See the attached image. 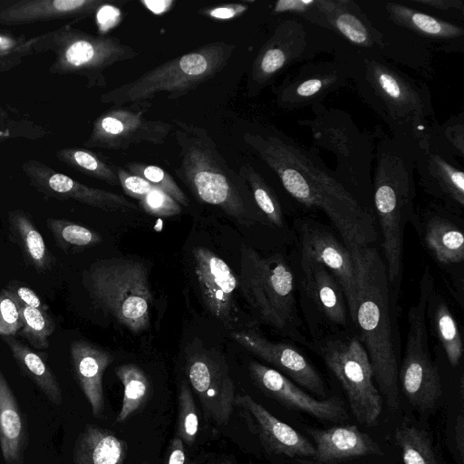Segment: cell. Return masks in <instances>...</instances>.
<instances>
[{"label": "cell", "mask_w": 464, "mask_h": 464, "mask_svg": "<svg viewBox=\"0 0 464 464\" xmlns=\"http://www.w3.org/2000/svg\"><path fill=\"white\" fill-rule=\"evenodd\" d=\"M243 140L292 198L327 216L351 253L375 241L372 211L362 202L359 192L330 169L316 152L274 127L247 131Z\"/></svg>", "instance_id": "cell-1"}, {"label": "cell", "mask_w": 464, "mask_h": 464, "mask_svg": "<svg viewBox=\"0 0 464 464\" xmlns=\"http://www.w3.org/2000/svg\"><path fill=\"white\" fill-rule=\"evenodd\" d=\"M357 271L358 292L351 317L358 331L379 392L391 411L399 406L400 332L397 322L399 294L391 285L386 266L372 246L352 253Z\"/></svg>", "instance_id": "cell-2"}, {"label": "cell", "mask_w": 464, "mask_h": 464, "mask_svg": "<svg viewBox=\"0 0 464 464\" xmlns=\"http://www.w3.org/2000/svg\"><path fill=\"white\" fill-rule=\"evenodd\" d=\"M416 145L391 134L379 136L374 147L372 198L382 234L388 280L400 294L404 230L415 224Z\"/></svg>", "instance_id": "cell-3"}, {"label": "cell", "mask_w": 464, "mask_h": 464, "mask_svg": "<svg viewBox=\"0 0 464 464\" xmlns=\"http://www.w3.org/2000/svg\"><path fill=\"white\" fill-rule=\"evenodd\" d=\"M391 135L418 144L435 121L429 86L383 57L352 52V82Z\"/></svg>", "instance_id": "cell-4"}, {"label": "cell", "mask_w": 464, "mask_h": 464, "mask_svg": "<svg viewBox=\"0 0 464 464\" xmlns=\"http://www.w3.org/2000/svg\"><path fill=\"white\" fill-rule=\"evenodd\" d=\"M179 148L177 177L202 203L214 206L244 225H251L262 213L246 183L219 152L208 131L179 119L172 120Z\"/></svg>", "instance_id": "cell-5"}, {"label": "cell", "mask_w": 464, "mask_h": 464, "mask_svg": "<svg viewBox=\"0 0 464 464\" xmlns=\"http://www.w3.org/2000/svg\"><path fill=\"white\" fill-rule=\"evenodd\" d=\"M237 281L245 300L263 324L308 346L297 313L294 275L282 255L263 256L242 246Z\"/></svg>", "instance_id": "cell-6"}, {"label": "cell", "mask_w": 464, "mask_h": 464, "mask_svg": "<svg viewBox=\"0 0 464 464\" xmlns=\"http://www.w3.org/2000/svg\"><path fill=\"white\" fill-rule=\"evenodd\" d=\"M236 44L216 41L205 44L117 86L100 97L113 106L150 101L163 93L179 99L220 72L231 59Z\"/></svg>", "instance_id": "cell-7"}, {"label": "cell", "mask_w": 464, "mask_h": 464, "mask_svg": "<svg viewBox=\"0 0 464 464\" xmlns=\"http://www.w3.org/2000/svg\"><path fill=\"white\" fill-rule=\"evenodd\" d=\"M347 48L351 47L329 30L296 16L279 18L252 62L247 94L258 95L295 65Z\"/></svg>", "instance_id": "cell-8"}, {"label": "cell", "mask_w": 464, "mask_h": 464, "mask_svg": "<svg viewBox=\"0 0 464 464\" xmlns=\"http://www.w3.org/2000/svg\"><path fill=\"white\" fill-rule=\"evenodd\" d=\"M30 45L34 53H53L50 73L80 76L89 88L106 87L105 70L139 55L118 38L84 32L72 23L30 37Z\"/></svg>", "instance_id": "cell-9"}, {"label": "cell", "mask_w": 464, "mask_h": 464, "mask_svg": "<svg viewBox=\"0 0 464 464\" xmlns=\"http://www.w3.org/2000/svg\"><path fill=\"white\" fill-rule=\"evenodd\" d=\"M83 283L92 300L134 334L150 328L152 302L148 271L128 259H104L84 273Z\"/></svg>", "instance_id": "cell-10"}, {"label": "cell", "mask_w": 464, "mask_h": 464, "mask_svg": "<svg viewBox=\"0 0 464 464\" xmlns=\"http://www.w3.org/2000/svg\"><path fill=\"white\" fill-rule=\"evenodd\" d=\"M313 117L298 120L307 128L315 147L331 151L336 159L334 172L355 190L372 196L374 158L373 136L361 130L342 109L323 103L311 107Z\"/></svg>", "instance_id": "cell-11"}, {"label": "cell", "mask_w": 464, "mask_h": 464, "mask_svg": "<svg viewBox=\"0 0 464 464\" xmlns=\"http://www.w3.org/2000/svg\"><path fill=\"white\" fill-rule=\"evenodd\" d=\"M343 386L356 420L373 426L382 400L373 383L368 354L358 336L328 335L308 343Z\"/></svg>", "instance_id": "cell-12"}, {"label": "cell", "mask_w": 464, "mask_h": 464, "mask_svg": "<svg viewBox=\"0 0 464 464\" xmlns=\"http://www.w3.org/2000/svg\"><path fill=\"white\" fill-rule=\"evenodd\" d=\"M434 289L433 278L425 271L420 284L418 300L408 313V334L399 381L410 403L421 411L435 407L442 389L437 367L429 349L426 310Z\"/></svg>", "instance_id": "cell-13"}, {"label": "cell", "mask_w": 464, "mask_h": 464, "mask_svg": "<svg viewBox=\"0 0 464 464\" xmlns=\"http://www.w3.org/2000/svg\"><path fill=\"white\" fill-rule=\"evenodd\" d=\"M352 52L347 48L329 59L305 62L274 87L276 103L294 111L322 103L330 93L352 82Z\"/></svg>", "instance_id": "cell-14"}, {"label": "cell", "mask_w": 464, "mask_h": 464, "mask_svg": "<svg viewBox=\"0 0 464 464\" xmlns=\"http://www.w3.org/2000/svg\"><path fill=\"white\" fill-rule=\"evenodd\" d=\"M151 102L112 106L93 121L84 148L124 150L140 143L163 145L173 130L171 122L147 119Z\"/></svg>", "instance_id": "cell-15"}, {"label": "cell", "mask_w": 464, "mask_h": 464, "mask_svg": "<svg viewBox=\"0 0 464 464\" xmlns=\"http://www.w3.org/2000/svg\"><path fill=\"white\" fill-rule=\"evenodd\" d=\"M415 171L419 183L430 196L450 211L464 208V172L458 158L430 131L416 145Z\"/></svg>", "instance_id": "cell-16"}, {"label": "cell", "mask_w": 464, "mask_h": 464, "mask_svg": "<svg viewBox=\"0 0 464 464\" xmlns=\"http://www.w3.org/2000/svg\"><path fill=\"white\" fill-rule=\"evenodd\" d=\"M186 372L200 401L205 420L218 426L227 424L235 407L236 392L224 360L214 352L197 351L188 355Z\"/></svg>", "instance_id": "cell-17"}, {"label": "cell", "mask_w": 464, "mask_h": 464, "mask_svg": "<svg viewBox=\"0 0 464 464\" xmlns=\"http://www.w3.org/2000/svg\"><path fill=\"white\" fill-rule=\"evenodd\" d=\"M301 248L300 262L323 265L341 285L353 316L357 298L358 284L354 257L343 241L314 220H296Z\"/></svg>", "instance_id": "cell-18"}, {"label": "cell", "mask_w": 464, "mask_h": 464, "mask_svg": "<svg viewBox=\"0 0 464 464\" xmlns=\"http://www.w3.org/2000/svg\"><path fill=\"white\" fill-rule=\"evenodd\" d=\"M21 168L31 186L47 198L58 200L72 199L111 212L137 209L136 205L123 196L89 187L56 171L40 160H28L22 164Z\"/></svg>", "instance_id": "cell-19"}, {"label": "cell", "mask_w": 464, "mask_h": 464, "mask_svg": "<svg viewBox=\"0 0 464 464\" xmlns=\"http://www.w3.org/2000/svg\"><path fill=\"white\" fill-rule=\"evenodd\" d=\"M372 1L390 22L414 34L435 53L463 52L462 24L443 20L402 2Z\"/></svg>", "instance_id": "cell-20"}, {"label": "cell", "mask_w": 464, "mask_h": 464, "mask_svg": "<svg viewBox=\"0 0 464 464\" xmlns=\"http://www.w3.org/2000/svg\"><path fill=\"white\" fill-rule=\"evenodd\" d=\"M231 337L288 379L291 378L318 396L325 395V386L321 375L295 345L270 341L253 330L233 332Z\"/></svg>", "instance_id": "cell-21"}, {"label": "cell", "mask_w": 464, "mask_h": 464, "mask_svg": "<svg viewBox=\"0 0 464 464\" xmlns=\"http://www.w3.org/2000/svg\"><path fill=\"white\" fill-rule=\"evenodd\" d=\"M313 24L333 32L354 50L383 55L382 35L357 0H320Z\"/></svg>", "instance_id": "cell-22"}, {"label": "cell", "mask_w": 464, "mask_h": 464, "mask_svg": "<svg viewBox=\"0 0 464 464\" xmlns=\"http://www.w3.org/2000/svg\"><path fill=\"white\" fill-rule=\"evenodd\" d=\"M234 406L269 453L288 458L314 457L315 448L305 437L276 418L251 396L236 395Z\"/></svg>", "instance_id": "cell-23"}, {"label": "cell", "mask_w": 464, "mask_h": 464, "mask_svg": "<svg viewBox=\"0 0 464 464\" xmlns=\"http://www.w3.org/2000/svg\"><path fill=\"white\" fill-rule=\"evenodd\" d=\"M248 369L259 389L290 409L326 421L338 422L348 418L343 402L339 398L316 400L278 371L257 362H251Z\"/></svg>", "instance_id": "cell-24"}, {"label": "cell", "mask_w": 464, "mask_h": 464, "mask_svg": "<svg viewBox=\"0 0 464 464\" xmlns=\"http://www.w3.org/2000/svg\"><path fill=\"white\" fill-rule=\"evenodd\" d=\"M370 21L382 34V57L395 65L407 66L425 79L434 73V51L423 41L390 22L372 0L357 1Z\"/></svg>", "instance_id": "cell-25"}, {"label": "cell", "mask_w": 464, "mask_h": 464, "mask_svg": "<svg viewBox=\"0 0 464 464\" xmlns=\"http://www.w3.org/2000/svg\"><path fill=\"white\" fill-rule=\"evenodd\" d=\"M106 4L104 0H0V25L57 20L75 23L96 14Z\"/></svg>", "instance_id": "cell-26"}, {"label": "cell", "mask_w": 464, "mask_h": 464, "mask_svg": "<svg viewBox=\"0 0 464 464\" xmlns=\"http://www.w3.org/2000/svg\"><path fill=\"white\" fill-rule=\"evenodd\" d=\"M195 273L207 308L218 319L227 322L234 305L238 281L230 266L208 248L193 249Z\"/></svg>", "instance_id": "cell-27"}, {"label": "cell", "mask_w": 464, "mask_h": 464, "mask_svg": "<svg viewBox=\"0 0 464 464\" xmlns=\"http://www.w3.org/2000/svg\"><path fill=\"white\" fill-rule=\"evenodd\" d=\"M315 443V455L304 464H334L352 458L383 455L379 444L355 425L309 429Z\"/></svg>", "instance_id": "cell-28"}, {"label": "cell", "mask_w": 464, "mask_h": 464, "mask_svg": "<svg viewBox=\"0 0 464 464\" xmlns=\"http://www.w3.org/2000/svg\"><path fill=\"white\" fill-rule=\"evenodd\" d=\"M434 259L441 266H455L464 260L462 229L440 208L417 212L413 225Z\"/></svg>", "instance_id": "cell-29"}, {"label": "cell", "mask_w": 464, "mask_h": 464, "mask_svg": "<svg viewBox=\"0 0 464 464\" xmlns=\"http://www.w3.org/2000/svg\"><path fill=\"white\" fill-rule=\"evenodd\" d=\"M70 354L75 376L92 414L101 417L105 407L102 376L113 357L107 351L84 340L72 342Z\"/></svg>", "instance_id": "cell-30"}, {"label": "cell", "mask_w": 464, "mask_h": 464, "mask_svg": "<svg viewBox=\"0 0 464 464\" xmlns=\"http://www.w3.org/2000/svg\"><path fill=\"white\" fill-rule=\"evenodd\" d=\"M304 288L317 308L333 324L345 326L348 308L343 289L323 265L300 262Z\"/></svg>", "instance_id": "cell-31"}, {"label": "cell", "mask_w": 464, "mask_h": 464, "mask_svg": "<svg viewBox=\"0 0 464 464\" xmlns=\"http://www.w3.org/2000/svg\"><path fill=\"white\" fill-rule=\"evenodd\" d=\"M127 443L111 430L88 424L79 433L73 447L74 464H124Z\"/></svg>", "instance_id": "cell-32"}, {"label": "cell", "mask_w": 464, "mask_h": 464, "mask_svg": "<svg viewBox=\"0 0 464 464\" xmlns=\"http://www.w3.org/2000/svg\"><path fill=\"white\" fill-rule=\"evenodd\" d=\"M7 221L10 237L25 262L38 273L52 270L55 258L31 217L23 209H14L8 212Z\"/></svg>", "instance_id": "cell-33"}, {"label": "cell", "mask_w": 464, "mask_h": 464, "mask_svg": "<svg viewBox=\"0 0 464 464\" xmlns=\"http://www.w3.org/2000/svg\"><path fill=\"white\" fill-rule=\"evenodd\" d=\"M25 431L14 395L0 370V449L7 464L22 461Z\"/></svg>", "instance_id": "cell-34"}, {"label": "cell", "mask_w": 464, "mask_h": 464, "mask_svg": "<svg viewBox=\"0 0 464 464\" xmlns=\"http://www.w3.org/2000/svg\"><path fill=\"white\" fill-rule=\"evenodd\" d=\"M2 339L22 372L52 402L60 405L62 403L60 384L44 357L14 336H2Z\"/></svg>", "instance_id": "cell-35"}, {"label": "cell", "mask_w": 464, "mask_h": 464, "mask_svg": "<svg viewBox=\"0 0 464 464\" xmlns=\"http://www.w3.org/2000/svg\"><path fill=\"white\" fill-rule=\"evenodd\" d=\"M426 312L430 315L436 334L449 362L453 367L458 366L463 354L461 334L448 304L434 289L430 295Z\"/></svg>", "instance_id": "cell-36"}, {"label": "cell", "mask_w": 464, "mask_h": 464, "mask_svg": "<svg viewBox=\"0 0 464 464\" xmlns=\"http://www.w3.org/2000/svg\"><path fill=\"white\" fill-rule=\"evenodd\" d=\"M56 159L69 168L111 186L120 185L117 167L98 153L82 147L57 150Z\"/></svg>", "instance_id": "cell-37"}, {"label": "cell", "mask_w": 464, "mask_h": 464, "mask_svg": "<svg viewBox=\"0 0 464 464\" xmlns=\"http://www.w3.org/2000/svg\"><path fill=\"white\" fill-rule=\"evenodd\" d=\"M115 372L123 385L122 404L115 421L122 423L146 404L150 395V384L144 372L136 364L121 365Z\"/></svg>", "instance_id": "cell-38"}, {"label": "cell", "mask_w": 464, "mask_h": 464, "mask_svg": "<svg viewBox=\"0 0 464 464\" xmlns=\"http://www.w3.org/2000/svg\"><path fill=\"white\" fill-rule=\"evenodd\" d=\"M238 173L244 179L252 198L266 219L273 225L282 227L285 224L281 202L263 175L250 163L242 164Z\"/></svg>", "instance_id": "cell-39"}, {"label": "cell", "mask_w": 464, "mask_h": 464, "mask_svg": "<svg viewBox=\"0 0 464 464\" xmlns=\"http://www.w3.org/2000/svg\"><path fill=\"white\" fill-rule=\"evenodd\" d=\"M46 226L56 246L65 253H77L102 242L97 232L63 218H48Z\"/></svg>", "instance_id": "cell-40"}, {"label": "cell", "mask_w": 464, "mask_h": 464, "mask_svg": "<svg viewBox=\"0 0 464 464\" xmlns=\"http://www.w3.org/2000/svg\"><path fill=\"white\" fill-rule=\"evenodd\" d=\"M404 464H440L427 433L403 423L394 435Z\"/></svg>", "instance_id": "cell-41"}, {"label": "cell", "mask_w": 464, "mask_h": 464, "mask_svg": "<svg viewBox=\"0 0 464 464\" xmlns=\"http://www.w3.org/2000/svg\"><path fill=\"white\" fill-rule=\"evenodd\" d=\"M11 298L16 304L20 313L22 326L19 335L35 349H46L49 346V338L55 330L53 317L46 311L26 306Z\"/></svg>", "instance_id": "cell-42"}, {"label": "cell", "mask_w": 464, "mask_h": 464, "mask_svg": "<svg viewBox=\"0 0 464 464\" xmlns=\"http://www.w3.org/2000/svg\"><path fill=\"white\" fill-rule=\"evenodd\" d=\"M123 168L130 173L144 179L155 188L167 193L180 206L188 207L189 205L188 198L179 188L172 176L160 166L130 161L126 163Z\"/></svg>", "instance_id": "cell-43"}, {"label": "cell", "mask_w": 464, "mask_h": 464, "mask_svg": "<svg viewBox=\"0 0 464 464\" xmlns=\"http://www.w3.org/2000/svg\"><path fill=\"white\" fill-rule=\"evenodd\" d=\"M198 432V415L188 383L182 381L178 393L177 434L183 443L192 446Z\"/></svg>", "instance_id": "cell-44"}, {"label": "cell", "mask_w": 464, "mask_h": 464, "mask_svg": "<svg viewBox=\"0 0 464 464\" xmlns=\"http://www.w3.org/2000/svg\"><path fill=\"white\" fill-rule=\"evenodd\" d=\"M33 53L30 37L0 31V73L7 72L19 66L27 56Z\"/></svg>", "instance_id": "cell-45"}, {"label": "cell", "mask_w": 464, "mask_h": 464, "mask_svg": "<svg viewBox=\"0 0 464 464\" xmlns=\"http://www.w3.org/2000/svg\"><path fill=\"white\" fill-rule=\"evenodd\" d=\"M433 136L457 158H464V116H453L443 124L436 121L430 125Z\"/></svg>", "instance_id": "cell-46"}, {"label": "cell", "mask_w": 464, "mask_h": 464, "mask_svg": "<svg viewBox=\"0 0 464 464\" xmlns=\"http://www.w3.org/2000/svg\"><path fill=\"white\" fill-rule=\"evenodd\" d=\"M141 208L150 215L172 217L181 212V206L167 193L153 188L140 200Z\"/></svg>", "instance_id": "cell-47"}, {"label": "cell", "mask_w": 464, "mask_h": 464, "mask_svg": "<svg viewBox=\"0 0 464 464\" xmlns=\"http://www.w3.org/2000/svg\"><path fill=\"white\" fill-rule=\"evenodd\" d=\"M409 5H415L424 9L437 12L449 21L463 24L464 21V1L463 0H404Z\"/></svg>", "instance_id": "cell-48"}, {"label": "cell", "mask_w": 464, "mask_h": 464, "mask_svg": "<svg viewBox=\"0 0 464 464\" xmlns=\"http://www.w3.org/2000/svg\"><path fill=\"white\" fill-rule=\"evenodd\" d=\"M320 0H279L274 3L271 14L284 17L296 16L311 23Z\"/></svg>", "instance_id": "cell-49"}, {"label": "cell", "mask_w": 464, "mask_h": 464, "mask_svg": "<svg viewBox=\"0 0 464 464\" xmlns=\"http://www.w3.org/2000/svg\"><path fill=\"white\" fill-rule=\"evenodd\" d=\"M21 326L22 322L16 304L2 289L0 291V335L15 336Z\"/></svg>", "instance_id": "cell-50"}, {"label": "cell", "mask_w": 464, "mask_h": 464, "mask_svg": "<svg viewBox=\"0 0 464 464\" xmlns=\"http://www.w3.org/2000/svg\"><path fill=\"white\" fill-rule=\"evenodd\" d=\"M120 185L124 192L139 201L155 188L144 179L130 173L123 167H117Z\"/></svg>", "instance_id": "cell-51"}, {"label": "cell", "mask_w": 464, "mask_h": 464, "mask_svg": "<svg viewBox=\"0 0 464 464\" xmlns=\"http://www.w3.org/2000/svg\"><path fill=\"white\" fill-rule=\"evenodd\" d=\"M35 132L29 123L12 119L8 111L0 106V141L16 137L34 138Z\"/></svg>", "instance_id": "cell-52"}, {"label": "cell", "mask_w": 464, "mask_h": 464, "mask_svg": "<svg viewBox=\"0 0 464 464\" xmlns=\"http://www.w3.org/2000/svg\"><path fill=\"white\" fill-rule=\"evenodd\" d=\"M4 290L8 295L26 306L46 312L49 309V306L42 301L34 291L19 281L10 282Z\"/></svg>", "instance_id": "cell-53"}, {"label": "cell", "mask_w": 464, "mask_h": 464, "mask_svg": "<svg viewBox=\"0 0 464 464\" xmlns=\"http://www.w3.org/2000/svg\"><path fill=\"white\" fill-rule=\"evenodd\" d=\"M248 9L244 4H227L201 11L204 15L217 20H229L243 14Z\"/></svg>", "instance_id": "cell-54"}, {"label": "cell", "mask_w": 464, "mask_h": 464, "mask_svg": "<svg viewBox=\"0 0 464 464\" xmlns=\"http://www.w3.org/2000/svg\"><path fill=\"white\" fill-rule=\"evenodd\" d=\"M186 461L184 443L180 438L175 436L169 445L164 464H186Z\"/></svg>", "instance_id": "cell-55"}, {"label": "cell", "mask_w": 464, "mask_h": 464, "mask_svg": "<svg viewBox=\"0 0 464 464\" xmlns=\"http://www.w3.org/2000/svg\"><path fill=\"white\" fill-rule=\"evenodd\" d=\"M455 442L460 464H462L464 457V419L462 414H459L457 418L455 426Z\"/></svg>", "instance_id": "cell-56"}, {"label": "cell", "mask_w": 464, "mask_h": 464, "mask_svg": "<svg viewBox=\"0 0 464 464\" xmlns=\"http://www.w3.org/2000/svg\"><path fill=\"white\" fill-rule=\"evenodd\" d=\"M140 3L152 14L160 15L169 11L175 2L172 0H144Z\"/></svg>", "instance_id": "cell-57"}, {"label": "cell", "mask_w": 464, "mask_h": 464, "mask_svg": "<svg viewBox=\"0 0 464 464\" xmlns=\"http://www.w3.org/2000/svg\"><path fill=\"white\" fill-rule=\"evenodd\" d=\"M209 464H234V463H231L229 461H225V460H218V461L211 462Z\"/></svg>", "instance_id": "cell-58"}, {"label": "cell", "mask_w": 464, "mask_h": 464, "mask_svg": "<svg viewBox=\"0 0 464 464\" xmlns=\"http://www.w3.org/2000/svg\"><path fill=\"white\" fill-rule=\"evenodd\" d=\"M140 464H151V463L148 460H144V461L140 462Z\"/></svg>", "instance_id": "cell-59"}]
</instances>
